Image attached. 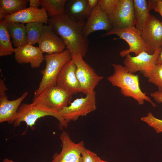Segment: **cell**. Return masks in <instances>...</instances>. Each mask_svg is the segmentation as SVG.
Here are the masks:
<instances>
[{"label":"cell","mask_w":162,"mask_h":162,"mask_svg":"<svg viewBox=\"0 0 162 162\" xmlns=\"http://www.w3.org/2000/svg\"><path fill=\"white\" fill-rule=\"evenodd\" d=\"M85 24V21H74L65 14L49 18L47 24L62 39L72 57L80 56L83 58L88 51L89 43L88 39L82 34Z\"/></svg>","instance_id":"obj_1"},{"label":"cell","mask_w":162,"mask_h":162,"mask_svg":"<svg viewBox=\"0 0 162 162\" xmlns=\"http://www.w3.org/2000/svg\"><path fill=\"white\" fill-rule=\"evenodd\" d=\"M112 65L113 72L107 78V80L112 86L119 88L124 96L132 98L139 105H143L146 101L153 107L157 106L151 98L140 89L138 75L129 72L124 66L121 64H112Z\"/></svg>","instance_id":"obj_2"},{"label":"cell","mask_w":162,"mask_h":162,"mask_svg":"<svg viewBox=\"0 0 162 162\" xmlns=\"http://www.w3.org/2000/svg\"><path fill=\"white\" fill-rule=\"evenodd\" d=\"M72 57L70 52L67 49L60 53L44 55L46 65L45 69L41 71L42 80L38 88L34 92V97L37 96L48 86H57L56 79L61 69Z\"/></svg>","instance_id":"obj_3"},{"label":"cell","mask_w":162,"mask_h":162,"mask_svg":"<svg viewBox=\"0 0 162 162\" xmlns=\"http://www.w3.org/2000/svg\"><path fill=\"white\" fill-rule=\"evenodd\" d=\"M72 95L57 86H50L34 97L32 103L59 112L71 103Z\"/></svg>","instance_id":"obj_4"},{"label":"cell","mask_w":162,"mask_h":162,"mask_svg":"<svg viewBox=\"0 0 162 162\" xmlns=\"http://www.w3.org/2000/svg\"><path fill=\"white\" fill-rule=\"evenodd\" d=\"M46 116H52L58 121V127L60 130H63L66 128L68 124L66 122L59 112L36 105L32 103L21 104L17 111V117L13 123L14 126H19L21 122L26 123L27 127L32 129L39 118Z\"/></svg>","instance_id":"obj_5"},{"label":"cell","mask_w":162,"mask_h":162,"mask_svg":"<svg viewBox=\"0 0 162 162\" xmlns=\"http://www.w3.org/2000/svg\"><path fill=\"white\" fill-rule=\"evenodd\" d=\"M116 35L119 38L125 40L129 46V49L123 50L120 52L122 57L125 56L131 52L137 56L143 52H148V48L142 39L141 32L135 27L125 28H112L109 31L102 34V37Z\"/></svg>","instance_id":"obj_6"},{"label":"cell","mask_w":162,"mask_h":162,"mask_svg":"<svg viewBox=\"0 0 162 162\" xmlns=\"http://www.w3.org/2000/svg\"><path fill=\"white\" fill-rule=\"evenodd\" d=\"M96 93L94 91L85 97L78 98L59 112L64 119L68 124L81 116H86L96 109Z\"/></svg>","instance_id":"obj_7"},{"label":"cell","mask_w":162,"mask_h":162,"mask_svg":"<svg viewBox=\"0 0 162 162\" xmlns=\"http://www.w3.org/2000/svg\"><path fill=\"white\" fill-rule=\"evenodd\" d=\"M72 60L76 66V75L80 83L81 92L87 95L94 89L103 79L80 56H73Z\"/></svg>","instance_id":"obj_8"},{"label":"cell","mask_w":162,"mask_h":162,"mask_svg":"<svg viewBox=\"0 0 162 162\" xmlns=\"http://www.w3.org/2000/svg\"><path fill=\"white\" fill-rule=\"evenodd\" d=\"M160 48L152 54L143 52L135 56L129 54L125 56L123 63L128 71L132 74L140 71L145 77L148 78L155 66Z\"/></svg>","instance_id":"obj_9"},{"label":"cell","mask_w":162,"mask_h":162,"mask_svg":"<svg viewBox=\"0 0 162 162\" xmlns=\"http://www.w3.org/2000/svg\"><path fill=\"white\" fill-rule=\"evenodd\" d=\"M8 90L4 80L0 79V123L7 122L13 124L17 116L18 109L21 102L27 96L28 92H24L18 98L9 100L5 94Z\"/></svg>","instance_id":"obj_10"},{"label":"cell","mask_w":162,"mask_h":162,"mask_svg":"<svg viewBox=\"0 0 162 162\" xmlns=\"http://www.w3.org/2000/svg\"><path fill=\"white\" fill-rule=\"evenodd\" d=\"M141 35L147 46L148 53L153 54L162 46V22L150 14Z\"/></svg>","instance_id":"obj_11"},{"label":"cell","mask_w":162,"mask_h":162,"mask_svg":"<svg viewBox=\"0 0 162 162\" xmlns=\"http://www.w3.org/2000/svg\"><path fill=\"white\" fill-rule=\"evenodd\" d=\"M112 28H125L135 27L133 0H119L116 10L109 18Z\"/></svg>","instance_id":"obj_12"},{"label":"cell","mask_w":162,"mask_h":162,"mask_svg":"<svg viewBox=\"0 0 162 162\" xmlns=\"http://www.w3.org/2000/svg\"><path fill=\"white\" fill-rule=\"evenodd\" d=\"M76 70V66L71 59L63 65L56 79L57 86L72 95L81 92Z\"/></svg>","instance_id":"obj_13"},{"label":"cell","mask_w":162,"mask_h":162,"mask_svg":"<svg viewBox=\"0 0 162 162\" xmlns=\"http://www.w3.org/2000/svg\"><path fill=\"white\" fill-rule=\"evenodd\" d=\"M59 138L62 143V150L59 154H54L51 162H82L78 144L71 140L69 134L63 130Z\"/></svg>","instance_id":"obj_14"},{"label":"cell","mask_w":162,"mask_h":162,"mask_svg":"<svg viewBox=\"0 0 162 162\" xmlns=\"http://www.w3.org/2000/svg\"><path fill=\"white\" fill-rule=\"evenodd\" d=\"M38 43L41 51L47 54L60 53L66 49L62 39L47 24L44 25L42 34Z\"/></svg>","instance_id":"obj_15"},{"label":"cell","mask_w":162,"mask_h":162,"mask_svg":"<svg viewBox=\"0 0 162 162\" xmlns=\"http://www.w3.org/2000/svg\"><path fill=\"white\" fill-rule=\"evenodd\" d=\"M112 28L108 17L98 5L92 10L87 19L82 34L84 37L87 38L92 32L100 30H104L107 32Z\"/></svg>","instance_id":"obj_16"},{"label":"cell","mask_w":162,"mask_h":162,"mask_svg":"<svg viewBox=\"0 0 162 162\" xmlns=\"http://www.w3.org/2000/svg\"><path fill=\"white\" fill-rule=\"evenodd\" d=\"M14 58L19 64L30 63L33 68H39L44 59V56L39 47L29 44L15 48Z\"/></svg>","instance_id":"obj_17"},{"label":"cell","mask_w":162,"mask_h":162,"mask_svg":"<svg viewBox=\"0 0 162 162\" xmlns=\"http://www.w3.org/2000/svg\"><path fill=\"white\" fill-rule=\"evenodd\" d=\"M48 16L44 8H34L29 7L6 16L4 20L7 22H17L23 24L41 22L48 24Z\"/></svg>","instance_id":"obj_18"},{"label":"cell","mask_w":162,"mask_h":162,"mask_svg":"<svg viewBox=\"0 0 162 162\" xmlns=\"http://www.w3.org/2000/svg\"><path fill=\"white\" fill-rule=\"evenodd\" d=\"M65 13L74 21H85L90 14L88 8L87 0H67Z\"/></svg>","instance_id":"obj_19"},{"label":"cell","mask_w":162,"mask_h":162,"mask_svg":"<svg viewBox=\"0 0 162 162\" xmlns=\"http://www.w3.org/2000/svg\"><path fill=\"white\" fill-rule=\"evenodd\" d=\"M7 26L12 43L14 47H20L28 44L25 25L24 24L7 22Z\"/></svg>","instance_id":"obj_20"},{"label":"cell","mask_w":162,"mask_h":162,"mask_svg":"<svg viewBox=\"0 0 162 162\" xmlns=\"http://www.w3.org/2000/svg\"><path fill=\"white\" fill-rule=\"evenodd\" d=\"M135 28L141 31L147 21L150 14L148 1L133 0Z\"/></svg>","instance_id":"obj_21"},{"label":"cell","mask_w":162,"mask_h":162,"mask_svg":"<svg viewBox=\"0 0 162 162\" xmlns=\"http://www.w3.org/2000/svg\"><path fill=\"white\" fill-rule=\"evenodd\" d=\"M28 0H0V21L7 16L26 8Z\"/></svg>","instance_id":"obj_22"},{"label":"cell","mask_w":162,"mask_h":162,"mask_svg":"<svg viewBox=\"0 0 162 162\" xmlns=\"http://www.w3.org/2000/svg\"><path fill=\"white\" fill-rule=\"evenodd\" d=\"M67 0H40L42 8L46 11L50 18L65 14V6Z\"/></svg>","instance_id":"obj_23"},{"label":"cell","mask_w":162,"mask_h":162,"mask_svg":"<svg viewBox=\"0 0 162 162\" xmlns=\"http://www.w3.org/2000/svg\"><path fill=\"white\" fill-rule=\"evenodd\" d=\"M7 28V22L4 20L0 21V56L11 55L14 48Z\"/></svg>","instance_id":"obj_24"},{"label":"cell","mask_w":162,"mask_h":162,"mask_svg":"<svg viewBox=\"0 0 162 162\" xmlns=\"http://www.w3.org/2000/svg\"><path fill=\"white\" fill-rule=\"evenodd\" d=\"M44 23L35 22L27 23L25 25L28 44L33 45L38 41L41 37Z\"/></svg>","instance_id":"obj_25"},{"label":"cell","mask_w":162,"mask_h":162,"mask_svg":"<svg viewBox=\"0 0 162 162\" xmlns=\"http://www.w3.org/2000/svg\"><path fill=\"white\" fill-rule=\"evenodd\" d=\"M119 2V0H98V5L109 18L115 13Z\"/></svg>","instance_id":"obj_26"},{"label":"cell","mask_w":162,"mask_h":162,"mask_svg":"<svg viewBox=\"0 0 162 162\" xmlns=\"http://www.w3.org/2000/svg\"><path fill=\"white\" fill-rule=\"evenodd\" d=\"M147 78L149 82L157 87L158 91L162 92V65L156 64Z\"/></svg>","instance_id":"obj_27"},{"label":"cell","mask_w":162,"mask_h":162,"mask_svg":"<svg viewBox=\"0 0 162 162\" xmlns=\"http://www.w3.org/2000/svg\"><path fill=\"white\" fill-rule=\"evenodd\" d=\"M140 119L153 128L156 133L162 132V120L155 117L152 113L148 112L146 116L141 117Z\"/></svg>","instance_id":"obj_28"},{"label":"cell","mask_w":162,"mask_h":162,"mask_svg":"<svg viewBox=\"0 0 162 162\" xmlns=\"http://www.w3.org/2000/svg\"><path fill=\"white\" fill-rule=\"evenodd\" d=\"M78 144L81 151L82 162H100V158L96 153L86 148L83 141H80Z\"/></svg>","instance_id":"obj_29"},{"label":"cell","mask_w":162,"mask_h":162,"mask_svg":"<svg viewBox=\"0 0 162 162\" xmlns=\"http://www.w3.org/2000/svg\"><path fill=\"white\" fill-rule=\"evenodd\" d=\"M148 7L150 10H153L155 12L158 13L162 17V0H147Z\"/></svg>","instance_id":"obj_30"},{"label":"cell","mask_w":162,"mask_h":162,"mask_svg":"<svg viewBox=\"0 0 162 162\" xmlns=\"http://www.w3.org/2000/svg\"><path fill=\"white\" fill-rule=\"evenodd\" d=\"M150 95L157 103L159 104L162 103V92L157 91L151 93Z\"/></svg>","instance_id":"obj_31"},{"label":"cell","mask_w":162,"mask_h":162,"mask_svg":"<svg viewBox=\"0 0 162 162\" xmlns=\"http://www.w3.org/2000/svg\"><path fill=\"white\" fill-rule=\"evenodd\" d=\"M98 0H87V6L89 11L91 13L92 10L98 5Z\"/></svg>","instance_id":"obj_32"},{"label":"cell","mask_w":162,"mask_h":162,"mask_svg":"<svg viewBox=\"0 0 162 162\" xmlns=\"http://www.w3.org/2000/svg\"><path fill=\"white\" fill-rule=\"evenodd\" d=\"M29 5L30 7L38 8V7L40 5V0H29Z\"/></svg>","instance_id":"obj_33"},{"label":"cell","mask_w":162,"mask_h":162,"mask_svg":"<svg viewBox=\"0 0 162 162\" xmlns=\"http://www.w3.org/2000/svg\"><path fill=\"white\" fill-rule=\"evenodd\" d=\"M156 64L162 65V46L160 47L156 59Z\"/></svg>","instance_id":"obj_34"},{"label":"cell","mask_w":162,"mask_h":162,"mask_svg":"<svg viewBox=\"0 0 162 162\" xmlns=\"http://www.w3.org/2000/svg\"><path fill=\"white\" fill-rule=\"evenodd\" d=\"M2 162H16L12 160L9 159L8 158H4Z\"/></svg>","instance_id":"obj_35"},{"label":"cell","mask_w":162,"mask_h":162,"mask_svg":"<svg viewBox=\"0 0 162 162\" xmlns=\"http://www.w3.org/2000/svg\"><path fill=\"white\" fill-rule=\"evenodd\" d=\"M100 162H108L107 161H105V160H102V159H101Z\"/></svg>","instance_id":"obj_36"},{"label":"cell","mask_w":162,"mask_h":162,"mask_svg":"<svg viewBox=\"0 0 162 162\" xmlns=\"http://www.w3.org/2000/svg\"></svg>","instance_id":"obj_37"}]
</instances>
